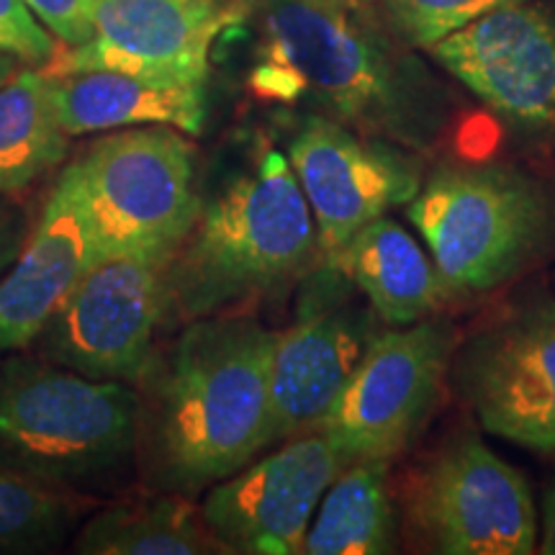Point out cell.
I'll return each instance as SVG.
<instances>
[{
    "label": "cell",
    "instance_id": "obj_1",
    "mask_svg": "<svg viewBox=\"0 0 555 555\" xmlns=\"http://www.w3.org/2000/svg\"><path fill=\"white\" fill-rule=\"evenodd\" d=\"M352 0H262L249 86L260 99L311 101L365 137L427 155L450 124L433 75Z\"/></svg>",
    "mask_w": 555,
    "mask_h": 555
},
{
    "label": "cell",
    "instance_id": "obj_2",
    "mask_svg": "<svg viewBox=\"0 0 555 555\" xmlns=\"http://www.w3.org/2000/svg\"><path fill=\"white\" fill-rule=\"evenodd\" d=\"M278 332L253 317L196 319L157 391L155 461L163 486L196 494L268 448Z\"/></svg>",
    "mask_w": 555,
    "mask_h": 555
},
{
    "label": "cell",
    "instance_id": "obj_3",
    "mask_svg": "<svg viewBox=\"0 0 555 555\" xmlns=\"http://www.w3.org/2000/svg\"><path fill=\"white\" fill-rule=\"evenodd\" d=\"M317 224L288 157L262 152L201 208L165 270V307L204 319L286 288L314 266Z\"/></svg>",
    "mask_w": 555,
    "mask_h": 555
},
{
    "label": "cell",
    "instance_id": "obj_4",
    "mask_svg": "<svg viewBox=\"0 0 555 555\" xmlns=\"http://www.w3.org/2000/svg\"><path fill=\"white\" fill-rule=\"evenodd\" d=\"M142 404L121 380L0 363V466L57 491L103 489L131 466Z\"/></svg>",
    "mask_w": 555,
    "mask_h": 555
},
{
    "label": "cell",
    "instance_id": "obj_5",
    "mask_svg": "<svg viewBox=\"0 0 555 555\" xmlns=\"http://www.w3.org/2000/svg\"><path fill=\"white\" fill-rule=\"evenodd\" d=\"M409 221L448 294H486L532 266L555 234L553 193L504 163H446L409 201Z\"/></svg>",
    "mask_w": 555,
    "mask_h": 555
},
{
    "label": "cell",
    "instance_id": "obj_6",
    "mask_svg": "<svg viewBox=\"0 0 555 555\" xmlns=\"http://www.w3.org/2000/svg\"><path fill=\"white\" fill-rule=\"evenodd\" d=\"M90 221L103 255L176 258L204 204L193 147L172 127H131L101 137L78 159Z\"/></svg>",
    "mask_w": 555,
    "mask_h": 555
},
{
    "label": "cell",
    "instance_id": "obj_7",
    "mask_svg": "<svg viewBox=\"0 0 555 555\" xmlns=\"http://www.w3.org/2000/svg\"><path fill=\"white\" fill-rule=\"evenodd\" d=\"M453 343V330L442 322L376 332L319 427L347 463L404 453L440 399Z\"/></svg>",
    "mask_w": 555,
    "mask_h": 555
},
{
    "label": "cell",
    "instance_id": "obj_8",
    "mask_svg": "<svg viewBox=\"0 0 555 555\" xmlns=\"http://www.w3.org/2000/svg\"><path fill=\"white\" fill-rule=\"evenodd\" d=\"M409 517L429 551L442 555H530L538 517L517 468L476 435H457L414 476Z\"/></svg>",
    "mask_w": 555,
    "mask_h": 555
},
{
    "label": "cell",
    "instance_id": "obj_9",
    "mask_svg": "<svg viewBox=\"0 0 555 555\" xmlns=\"http://www.w3.org/2000/svg\"><path fill=\"white\" fill-rule=\"evenodd\" d=\"M309 278L296 322L278 332L270 367L268 448L322 427L378 332L380 319L371 304L356 301L358 288L343 266L327 260Z\"/></svg>",
    "mask_w": 555,
    "mask_h": 555
},
{
    "label": "cell",
    "instance_id": "obj_10",
    "mask_svg": "<svg viewBox=\"0 0 555 555\" xmlns=\"http://www.w3.org/2000/svg\"><path fill=\"white\" fill-rule=\"evenodd\" d=\"M170 260L152 253L95 260L41 330L47 356L88 378L121 384L142 378L165 311Z\"/></svg>",
    "mask_w": 555,
    "mask_h": 555
},
{
    "label": "cell",
    "instance_id": "obj_11",
    "mask_svg": "<svg viewBox=\"0 0 555 555\" xmlns=\"http://www.w3.org/2000/svg\"><path fill=\"white\" fill-rule=\"evenodd\" d=\"M311 217L319 253L335 262L360 229L409 204L422 183L420 155L386 139L365 137L330 116H309L288 147Z\"/></svg>",
    "mask_w": 555,
    "mask_h": 555
},
{
    "label": "cell",
    "instance_id": "obj_12",
    "mask_svg": "<svg viewBox=\"0 0 555 555\" xmlns=\"http://www.w3.org/2000/svg\"><path fill=\"white\" fill-rule=\"evenodd\" d=\"M455 380L486 433L555 453V298L486 324L457 356Z\"/></svg>",
    "mask_w": 555,
    "mask_h": 555
},
{
    "label": "cell",
    "instance_id": "obj_13",
    "mask_svg": "<svg viewBox=\"0 0 555 555\" xmlns=\"http://www.w3.org/2000/svg\"><path fill=\"white\" fill-rule=\"evenodd\" d=\"M247 0H106L90 39L57 50L47 75L114 69L180 88H206L217 39L237 26Z\"/></svg>",
    "mask_w": 555,
    "mask_h": 555
},
{
    "label": "cell",
    "instance_id": "obj_14",
    "mask_svg": "<svg viewBox=\"0 0 555 555\" xmlns=\"http://www.w3.org/2000/svg\"><path fill=\"white\" fill-rule=\"evenodd\" d=\"M433 60L527 139H555V13L522 0L437 41Z\"/></svg>",
    "mask_w": 555,
    "mask_h": 555
},
{
    "label": "cell",
    "instance_id": "obj_15",
    "mask_svg": "<svg viewBox=\"0 0 555 555\" xmlns=\"http://www.w3.org/2000/svg\"><path fill=\"white\" fill-rule=\"evenodd\" d=\"M345 466L343 450L322 429L291 437L214 486L201 517L229 553H304L317 506Z\"/></svg>",
    "mask_w": 555,
    "mask_h": 555
},
{
    "label": "cell",
    "instance_id": "obj_16",
    "mask_svg": "<svg viewBox=\"0 0 555 555\" xmlns=\"http://www.w3.org/2000/svg\"><path fill=\"white\" fill-rule=\"evenodd\" d=\"M99 258L101 247L75 159L60 172L18 258L0 275V356L37 339Z\"/></svg>",
    "mask_w": 555,
    "mask_h": 555
},
{
    "label": "cell",
    "instance_id": "obj_17",
    "mask_svg": "<svg viewBox=\"0 0 555 555\" xmlns=\"http://www.w3.org/2000/svg\"><path fill=\"white\" fill-rule=\"evenodd\" d=\"M50 90L69 137L155 124L198 134L206 121V88L163 86L114 69H86L50 75Z\"/></svg>",
    "mask_w": 555,
    "mask_h": 555
},
{
    "label": "cell",
    "instance_id": "obj_18",
    "mask_svg": "<svg viewBox=\"0 0 555 555\" xmlns=\"http://www.w3.org/2000/svg\"><path fill=\"white\" fill-rule=\"evenodd\" d=\"M335 262L391 327L422 322L450 296L433 255L388 217L360 229Z\"/></svg>",
    "mask_w": 555,
    "mask_h": 555
},
{
    "label": "cell",
    "instance_id": "obj_19",
    "mask_svg": "<svg viewBox=\"0 0 555 555\" xmlns=\"http://www.w3.org/2000/svg\"><path fill=\"white\" fill-rule=\"evenodd\" d=\"M391 461H352L324 491L311 519L304 553L386 555L397 551Z\"/></svg>",
    "mask_w": 555,
    "mask_h": 555
},
{
    "label": "cell",
    "instance_id": "obj_20",
    "mask_svg": "<svg viewBox=\"0 0 555 555\" xmlns=\"http://www.w3.org/2000/svg\"><path fill=\"white\" fill-rule=\"evenodd\" d=\"M219 545L196 509L180 496L108 506L82 527L75 551L86 555H198Z\"/></svg>",
    "mask_w": 555,
    "mask_h": 555
},
{
    "label": "cell",
    "instance_id": "obj_21",
    "mask_svg": "<svg viewBox=\"0 0 555 555\" xmlns=\"http://www.w3.org/2000/svg\"><path fill=\"white\" fill-rule=\"evenodd\" d=\"M69 134L52 103L50 75L16 73L0 86V196L24 191L67 155Z\"/></svg>",
    "mask_w": 555,
    "mask_h": 555
},
{
    "label": "cell",
    "instance_id": "obj_22",
    "mask_svg": "<svg viewBox=\"0 0 555 555\" xmlns=\"http://www.w3.org/2000/svg\"><path fill=\"white\" fill-rule=\"evenodd\" d=\"M73 527V504L52 489L0 466V553L57 547Z\"/></svg>",
    "mask_w": 555,
    "mask_h": 555
},
{
    "label": "cell",
    "instance_id": "obj_23",
    "mask_svg": "<svg viewBox=\"0 0 555 555\" xmlns=\"http://www.w3.org/2000/svg\"><path fill=\"white\" fill-rule=\"evenodd\" d=\"M522 0H378L384 26L409 50H433L486 13Z\"/></svg>",
    "mask_w": 555,
    "mask_h": 555
},
{
    "label": "cell",
    "instance_id": "obj_24",
    "mask_svg": "<svg viewBox=\"0 0 555 555\" xmlns=\"http://www.w3.org/2000/svg\"><path fill=\"white\" fill-rule=\"evenodd\" d=\"M57 39L26 0H0V52L29 65H47L57 54Z\"/></svg>",
    "mask_w": 555,
    "mask_h": 555
},
{
    "label": "cell",
    "instance_id": "obj_25",
    "mask_svg": "<svg viewBox=\"0 0 555 555\" xmlns=\"http://www.w3.org/2000/svg\"><path fill=\"white\" fill-rule=\"evenodd\" d=\"M106 0H26L41 24L65 47L82 44L90 39L95 13Z\"/></svg>",
    "mask_w": 555,
    "mask_h": 555
},
{
    "label": "cell",
    "instance_id": "obj_26",
    "mask_svg": "<svg viewBox=\"0 0 555 555\" xmlns=\"http://www.w3.org/2000/svg\"><path fill=\"white\" fill-rule=\"evenodd\" d=\"M26 237H29L26 214L13 201L0 196V275L18 258Z\"/></svg>",
    "mask_w": 555,
    "mask_h": 555
},
{
    "label": "cell",
    "instance_id": "obj_27",
    "mask_svg": "<svg viewBox=\"0 0 555 555\" xmlns=\"http://www.w3.org/2000/svg\"><path fill=\"white\" fill-rule=\"evenodd\" d=\"M538 553L555 555V483L553 489L547 491L545 504H543V525H540Z\"/></svg>",
    "mask_w": 555,
    "mask_h": 555
},
{
    "label": "cell",
    "instance_id": "obj_28",
    "mask_svg": "<svg viewBox=\"0 0 555 555\" xmlns=\"http://www.w3.org/2000/svg\"><path fill=\"white\" fill-rule=\"evenodd\" d=\"M16 69H18V60L11 57V54L0 52V86H3L9 78H13V75H16Z\"/></svg>",
    "mask_w": 555,
    "mask_h": 555
},
{
    "label": "cell",
    "instance_id": "obj_29",
    "mask_svg": "<svg viewBox=\"0 0 555 555\" xmlns=\"http://www.w3.org/2000/svg\"><path fill=\"white\" fill-rule=\"evenodd\" d=\"M352 3H358V5H371V3H378V0H352Z\"/></svg>",
    "mask_w": 555,
    "mask_h": 555
}]
</instances>
